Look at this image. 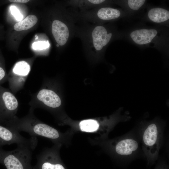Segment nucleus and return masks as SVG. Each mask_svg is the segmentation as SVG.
I'll return each instance as SVG.
<instances>
[{
    "label": "nucleus",
    "mask_w": 169,
    "mask_h": 169,
    "mask_svg": "<svg viewBox=\"0 0 169 169\" xmlns=\"http://www.w3.org/2000/svg\"><path fill=\"white\" fill-rule=\"evenodd\" d=\"M38 143L36 136L27 139L22 136L19 132L0 125V147L6 145L17 144L28 146L33 150Z\"/></svg>",
    "instance_id": "3"
},
{
    "label": "nucleus",
    "mask_w": 169,
    "mask_h": 169,
    "mask_svg": "<svg viewBox=\"0 0 169 169\" xmlns=\"http://www.w3.org/2000/svg\"><path fill=\"white\" fill-rule=\"evenodd\" d=\"M49 46L48 42L44 41H38L34 42L32 47L34 50H42L48 48Z\"/></svg>",
    "instance_id": "17"
},
{
    "label": "nucleus",
    "mask_w": 169,
    "mask_h": 169,
    "mask_svg": "<svg viewBox=\"0 0 169 169\" xmlns=\"http://www.w3.org/2000/svg\"><path fill=\"white\" fill-rule=\"evenodd\" d=\"M9 1L12 2L20 3H26L29 1L28 0H9Z\"/></svg>",
    "instance_id": "21"
},
{
    "label": "nucleus",
    "mask_w": 169,
    "mask_h": 169,
    "mask_svg": "<svg viewBox=\"0 0 169 169\" xmlns=\"http://www.w3.org/2000/svg\"><path fill=\"white\" fill-rule=\"evenodd\" d=\"M59 45L58 44L57 45V47L59 46Z\"/></svg>",
    "instance_id": "23"
},
{
    "label": "nucleus",
    "mask_w": 169,
    "mask_h": 169,
    "mask_svg": "<svg viewBox=\"0 0 169 169\" xmlns=\"http://www.w3.org/2000/svg\"><path fill=\"white\" fill-rule=\"evenodd\" d=\"M52 32L58 44L60 46L64 45L69 37V31L65 24L58 20H54L52 23Z\"/></svg>",
    "instance_id": "7"
},
{
    "label": "nucleus",
    "mask_w": 169,
    "mask_h": 169,
    "mask_svg": "<svg viewBox=\"0 0 169 169\" xmlns=\"http://www.w3.org/2000/svg\"><path fill=\"white\" fill-rule=\"evenodd\" d=\"M38 100L48 106L53 108L59 107L61 103L59 96L54 91L48 89H42L37 95Z\"/></svg>",
    "instance_id": "8"
},
{
    "label": "nucleus",
    "mask_w": 169,
    "mask_h": 169,
    "mask_svg": "<svg viewBox=\"0 0 169 169\" xmlns=\"http://www.w3.org/2000/svg\"><path fill=\"white\" fill-rule=\"evenodd\" d=\"M12 14L18 21H20L22 19L23 16L18 9L15 6H11L10 8Z\"/></svg>",
    "instance_id": "18"
},
{
    "label": "nucleus",
    "mask_w": 169,
    "mask_h": 169,
    "mask_svg": "<svg viewBox=\"0 0 169 169\" xmlns=\"http://www.w3.org/2000/svg\"><path fill=\"white\" fill-rule=\"evenodd\" d=\"M113 33H108L106 29L102 26H98L93 30L92 37L95 49L100 51L106 46L112 38Z\"/></svg>",
    "instance_id": "4"
},
{
    "label": "nucleus",
    "mask_w": 169,
    "mask_h": 169,
    "mask_svg": "<svg viewBox=\"0 0 169 169\" xmlns=\"http://www.w3.org/2000/svg\"><path fill=\"white\" fill-rule=\"evenodd\" d=\"M145 0H128L120 1V5L128 11L135 13L140 10L145 5Z\"/></svg>",
    "instance_id": "12"
},
{
    "label": "nucleus",
    "mask_w": 169,
    "mask_h": 169,
    "mask_svg": "<svg viewBox=\"0 0 169 169\" xmlns=\"http://www.w3.org/2000/svg\"><path fill=\"white\" fill-rule=\"evenodd\" d=\"M143 141L145 147L151 154L156 151L158 142V132L156 125L154 124L150 125L145 131Z\"/></svg>",
    "instance_id": "5"
},
{
    "label": "nucleus",
    "mask_w": 169,
    "mask_h": 169,
    "mask_svg": "<svg viewBox=\"0 0 169 169\" xmlns=\"http://www.w3.org/2000/svg\"><path fill=\"white\" fill-rule=\"evenodd\" d=\"M38 163L34 169H65L61 164L48 161L42 153L38 155Z\"/></svg>",
    "instance_id": "14"
},
{
    "label": "nucleus",
    "mask_w": 169,
    "mask_h": 169,
    "mask_svg": "<svg viewBox=\"0 0 169 169\" xmlns=\"http://www.w3.org/2000/svg\"><path fill=\"white\" fill-rule=\"evenodd\" d=\"M81 130L86 132H93L98 130L99 124L95 120H87L81 121L79 123Z\"/></svg>",
    "instance_id": "15"
},
{
    "label": "nucleus",
    "mask_w": 169,
    "mask_h": 169,
    "mask_svg": "<svg viewBox=\"0 0 169 169\" xmlns=\"http://www.w3.org/2000/svg\"><path fill=\"white\" fill-rule=\"evenodd\" d=\"M138 147L137 142L132 139H126L119 141L117 144L115 150L121 155H130Z\"/></svg>",
    "instance_id": "10"
},
{
    "label": "nucleus",
    "mask_w": 169,
    "mask_h": 169,
    "mask_svg": "<svg viewBox=\"0 0 169 169\" xmlns=\"http://www.w3.org/2000/svg\"><path fill=\"white\" fill-rule=\"evenodd\" d=\"M88 1L93 4H99L104 2L105 1L104 0H89Z\"/></svg>",
    "instance_id": "20"
},
{
    "label": "nucleus",
    "mask_w": 169,
    "mask_h": 169,
    "mask_svg": "<svg viewBox=\"0 0 169 169\" xmlns=\"http://www.w3.org/2000/svg\"><path fill=\"white\" fill-rule=\"evenodd\" d=\"M148 21L153 23L167 25L169 23V11L161 7H153L149 9L146 15Z\"/></svg>",
    "instance_id": "6"
},
{
    "label": "nucleus",
    "mask_w": 169,
    "mask_h": 169,
    "mask_svg": "<svg viewBox=\"0 0 169 169\" xmlns=\"http://www.w3.org/2000/svg\"><path fill=\"white\" fill-rule=\"evenodd\" d=\"M2 147H0V163L1 161V159L2 158L4 152V150H3L2 148Z\"/></svg>",
    "instance_id": "22"
},
{
    "label": "nucleus",
    "mask_w": 169,
    "mask_h": 169,
    "mask_svg": "<svg viewBox=\"0 0 169 169\" xmlns=\"http://www.w3.org/2000/svg\"><path fill=\"white\" fill-rule=\"evenodd\" d=\"M33 151L27 146L18 145L14 150L4 151L0 163L7 169H31L30 162Z\"/></svg>",
    "instance_id": "2"
},
{
    "label": "nucleus",
    "mask_w": 169,
    "mask_h": 169,
    "mask_svg": "<svg viewBox=\"0 0 169 169\" xmlns=\"http://www.w3.org/2000/svg\"><path fill=\"white\" fill-rule=\"evenodd\" d=\"M2 98L5 106L4 115L11 116L17 109L18 101L15 97L11 92H4L2 95Z\"/></svg>",
    "instance_id": "11"
},
{
    "label": "nucleus",
    "mask_w": 169,
    "mask_h": 169,
    "mask_svg": "<svg viewBox=\"0 0 169 169\" xmlns=\"http://www.w3.org/2000/svg\"><path fill=\"white\" fill-rule=\"evenodd\" d=\"M163 29L160 27L133 29L128 33V38L133 44L142 48L168 49V33Z\"/></svg>",
    "instance_id": "1"
},
{
    "label": "nucleus",
    "mask_w": 169,
    "mask_h": 169,
    "mask_svg": "<svg viewBox=\"0 0 169 169\" xmlns=\"http://www.w3.org/2000/svg\"><path fill=\"white\" fill-rule=\"evenodd\" d=\"M127 13L121 9L110 7L102 8L98 11V17L103 20H110L120 18L127 15Z\"/></svg>",
    "instance_id": "9"
},
{
    "label": "nucleus",
    "mask_w": 169,
    "mask_h": 169,
    "mask_svg": "<svg viewBox=\"0 0 169 169\" xmlns=\"http://www.w3.org/2000/svg\"><path fill=\"white\" fill-rule=\"evenodd\" d=\"M30 71V65L27 62L24 61L17 62L13 69L14 73L22 76L27 75L29 73Z\"/></svg>",
    "instance_id": "16"
},
{
    "label": "nucleus",
    "mask_w": 169,
    "mask_h": 169,
    "mask_svg": "<svg viewBox=\"0 0 169 169\" xmlns=\"http://www.w3.org/2000/svg\"><path fill=\"white\" fill-rule=\"evenodd\" d=\"M37 21L38 18L35 15H30L23 20L16 23L14 25V28L18 31L27 30L33 26Z\"/></svg>",
    "instance_id": "13"
},
{
    "label": "nucleus",
    "mask_w": 169,
    "mask_h": 169,
    "mask_svg": "<svg viewBox=\"0 0 169 169\" xmlns=\"http://www.w3.org/2000/svg\"><path fill=\"white\" fill-rule=\"evenodd\" d=\"M5 72L3 69L0 67V81L2 80L5 77Z\"/></svg>",
    "instance_id": "19"
}]
</instances>
